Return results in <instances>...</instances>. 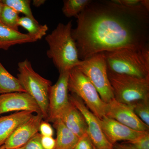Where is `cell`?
I'll return each instance as SVG.
<instances>
[{
  "instance_id": "6da1fadb",
  "label": "cell",
  "mask_w": 149,
  "mask_h": 149,
  "mask_svg": "<svg viewBox=\"0 0 149 149\" xmlns=\"http://www.w3.org/2000/svg\"><path fill=\"white\" fill-rule=\"evenodd\" d=\"M76 18L72 35L80 60L99 53L149 46V10L113 0L92 1Z\"/></svg>"
},
{
  "instance_id": "7a4b0ae2",
  "label": "cell",
  "mask_w": 149,
  "mask_h": 149,
  "mask_svg": "<svg viewBox=\"0 0 149 149\" xmlns=\"http://www.w3.org/2000/svg\"><path fill=\"white\" fill-rule=\"evenodd\" d=\"M72 21L60 23L45 38L49 46L47 56L52 61L59 73L69 71L80 61L75 41L72 35Z\"/></svg>"
},
{
  "instance_id": "3957f363",
  "label": "cell",
  "mask_w": 149,
  "mask_h": 149,
  "mask_svg": "<svg viewBox=\"0 0 149 149\" xmlns=\"http://www.w3.org/2000/svg\"><path fill=\"white\" fill-rule=\"evenodd\" d=\"M108 71L140 78L149 77V46L104 52Z\"/></svg>"
},
{
  "instance_id": "277c9868",
  "label": "cell",
  "mask_w": 149,
  "mask_h": 149,
  "mask_svg": "<svg viewBox=\"0 0 149 149\" xmlns=\"http://www.w3.org/2000/svg\"><path fill=\"white\" fill-rule=\"evenodd\" d=\"M17 79L25 92L35 100L40 107L43 118L47 121L49 93L52 82L41 76L33 69L28 59L18 63Z\"/></svg>"
},
{
  "instance_id": "5b68a950",
  "label": "cell",
  "mask_w": 149,
  "mask_h": 149,
  "mask_svg": "<svg viewBox=\"0 0 149 149\" xmlns=\"http://www.w3.org/2000/svg\"><path fill=\"white\" fill-rule=\"evenodd\" d=\"M114 98L131 105L136 102L149 100V77L140 78L108 71Z\"/></svg>"
},
{
  "instance_id": "8992f818",
  "label": "cell",
  "mask_w": 149,
  "mask_h": 149,
  "mask_svg": "<svg viewBox=\"0 0 149 149\" xmlns=\"http://www.w3.org/2000/svg\"><path fill=\"white\" fill-rule=\"evenodd\" d=\"M68 91L80 98L99 119L105 116L107 103L103 101L88 77L77 67L69 71Z\"/></svg>"
},
{
  "instance_id": "52a82bcc",
  "label": "cell",
  "mask_w": 149,
  "mask_h": 149,
  "mask_svg": "<svg viewBox=\"0 0 149 149\" xmlns=\"http://www.w3.org/2000/svg\"><path fill=\"white\" fill-rule=\"evenodd\" d=\"M76 67L88 77L103 101L108 103L114 99L103 52L95 54L87 59L80 61Z\"/></svg>"
},
{
  "instance_id": "ba28073f",
  "label": "cell",
  "mask_w": 149,
  "mask_h": 149,
  "mask_svg": "<svg viewBox=\"0 0 149 149\" xmlns=\"http://www.w3.org/2000/svg\"><path fill=\"white\" fill-rule=\"evenodd\" d=\"M69 71L60 73L56 83L51 86L49 93L47 122L54 123L59 118L62 113L69 103Z\"/></svg>"
},
{
  "instance_id": "9c48e42d",
  "label": "cell",
  "mask_w": 149,
  "mask_h": 149,
  "mask_svg": "<svg viewBox=\"0 0 149 149\" xmlns=\"http://www.w3.org/2000/svg\"><path fill=\"white\" fill-rule=\"evenodd\" d=\"M70 101L85 118L87 125V133L96 149H113V145L107 139L103 132L97 118L95 116L83 101L74 94L69 95Z\"/></svg>"
},
{
  "instance_id": "30bf717a",
  "label": "cell",
  "mask_w": 149,
  "mask_h": 149,
  "mask_svg": "<svg viewBox=\"0 0 149 149\" xmlns=\"http://www.w3.org/2000/svg\"><path fill=\"white\" fill-rule=\"evenodd\" d=\"M105 116L133 130L141 132L149 131V126L136 115L131 106L118 102L114 98L107 103Z\"/></svg>"
},
{
  "instance_id": "8fae6325",
  "label": "cell",
  "mask_w": 149,
  "mask_h": 149,
  "mask_svg": "<svg viewBox=\"0 0 149 149\" xmlns=\"http://www.w3.org/2000/svg\"><path fill=\"white\" fill-rule=\"evenodd\" d=\"M13 111H30L42 115L38 104L26 92L0 95V114Z\"/></svg>"
},
{
  "instance_id": "7c38bea8",
  "label": "cell",
  "mask_w": 149,
  "mask_h": 149,
  "mask_svg": "<svg viewBox=\"0 0 149 149\" xmlns=\"http://www.w3.org/2000/svg\"><path fill=\"white\" fill-rule=\"evenodd\" d=\"M98 120L105 136L113 145L119 141H133L147 132L133 130L106 116Z\"/></svg>"
},
{
  "instance_id": "4fadbf2b",
  "label": "cell",
  "mask_w": 149,
  "mask_h": 149,
  "mask_svg": "<svg viewBox=\"0 0 149 149\" xmlns=\"http://www.w3.org/2000/svg\"><path fill=\"white\" fill-rule=\"evenodd\" d=\"M43 119L42 114L32 116L29 119L19 125L4 144L6 149L24 146L39 131V127Z\"/></svg>"
},
{
  "instance_id": "5bb4252c",
  "label": "cell",
  "mask_w": 149,
  "mask_h": 149,
  "mask_svg": "<svg viewBox=\"0 0 149 149\" xmlns=\"http://www.w3.org/2000/svg\"><path fill=\"white\" fill-rule=\"evenodd\" d=\"M59 118L79 139L87 133V123L84 116L70 101Z\"/></svg>"
},
{
  "instance_id": "9a60e30c",
  "label": "cell",
  "mask_w": 149,
  "mask_h": 149,
  "mask_svg": "<svg viewBox=\"0 0 149 149\" xmlns=\"http://www.w3.org/2000/svg\"><path fill=\"white\" fill-rule=\"evenodd\" d=\"M32 115V112L21 111L0 117V147L4 145L19 125L28 120Z\"/></svg>"
},
{
  "instance_id": "2e32d148",
  "label": "cell",
  "mask_w": 149,
  "mask_h": 149,
  "mask_svg": "<svg viewBox=\"0 0 149 149\" xmlns=\"http://www.w3.org/2000/svg\"><path fill=\"white\" fill-rule=\"evenodd\" d=\"M37 42L28 34H23L0 23V49L7 50L17 45Z\"/></svg>"
},
{
  "instance_id": "e0dca14e",
  "label": "cell",
  "mask_w": 149,
  "mask_h": 149,
  "mask_svg": "<svg viewBox=\"0 0 149 149\" xmlns=\"http://www.w3.org/2000/svg\"><path fill=\"white\" fill-rule=\"evenodd\" d=\"M54 123L57 131L55 149H74L79 138L67 128L60 118Z\"/></svg>"
},
{
  "instance_id": "ac0fdd59",
  "label": "cell",
  "mask_w": 149,
  "mask_h": 149,
  "mask_svg": "<svg viewBox=\"0 0 149 149\" xmlns=\"http://www.w3.org/2000/svg\"><path fill=\"white\" fill-rule=\"evenodd\" d=\"M16 92H25L16 77L5 68L0 62V95Z\"/></svg>"
},
{
  "instance_id": "d6986e66",
  "label": "cell",
  "mask_w": 149,
  "mask_h": 149,
  "mask_svg": "<svg viewBox=\"0 0 149 149\" xmlns=\"http://www.w3.org/2000/svg\"><path fill=\"white\" fill-rule=\"evenodd\" d=\"M18 24L19 26L27 30V34L37 41L42 39L49 29L47 24H40L37 20H33L25 16L19 17Z\"/></svg>"
},
{
  "instance_id": "ffe728a7",
  "label": "cell",
  "mask_w": 149,
  "mask_h": 149,
  "mask_svg": "<svg viewBox=\"0 0 149 149\" xmlns=\"http://www.w3.org/2000/svg\"><path fill=\"white\" fill-rule=\"evenodd\" d=\"M91 0H64L62 11L67 17H76L81 13Z\"/></svg>"
},
{
  "instance_id": "44dd1931",
  "label": "cell",
  "mask_w": 149,
  "mask_h": 149,
  "mask_svg": "<svg viewBox=\"0 0 149 149\" xmlns=\"http://www.w3.org/2000/svg\"><path fill=\"white\" fill-rule=\"evenodd\" d=\"M19 13L13 9L4 5L0 15L1 23L6 27L19 31Z\"/></svg>"
},
{
  "instance_id": "7402d4cb",
  "label": "cell",
  "mask_w": 149,
  "mask_h": 149,
  "mask_svg": "<svg viewBox=\"0 0 149 149\" xmlns=\"http://www.w3.org/2000/svg\"><path fill=\"white\" fill-rule=\"evenodd\" d=\"M1 1L5 5L8 6L17 12L24 14L33 20H36L31 10L29 0H1Z\"/></svg>"
},
{
  "instance_id": "603a6c76",
  "label": "cell",
  "mask_w": 149,
  "mask_h": 149,
  "mask_svg": "<svg viewBox=\"0 0 149 149\" xmlns=\"http://www.w3.org/2000/svg\"><path fill=\"white\" fill-rule=\"evenodd\" d=\"M130 106L139 118L149 126V100L140 101Z\"/></svg>"
},
{
  "instance_id": "cb8c5ba5",
  "label": "cell",
  "mask_w": 149,
  "mask_h": 149,
  "mask_svg": "<svg viewBox=\"0 0 149 149\" xmlns=\"http://www.w3.org/2000/svg\"><path fill=\"white\" fill-rule=\"evenodd\" d=\"M136 149H149V132L133 141L125 142Z\"/></svg>"
},
{
  "instance_id": "d4e9b609",
  "label": "cell",
  "mask_w": 149,
  "mask_h": 149,
  "mask_svg": "<svg viewBox=\"0 0 149 149\" xmlns=\"http://www.w3.org/2000/svg\"><path fill=\"white\" fill-rule=\"evenodd\" d=\"M74 149H96L87 133L81 136Z\"/></svg>"
},
{
  "instance_id": "484cf974",
  "label": "cell",
  "mask_w": 149,
  "mask_h": 149,
  "mask_svg": "<svg viewBox=\"0 0 149 149\" xmlns=\"http://www.w3.org/2000/svg\"><path fill=\"white\" fill-rule=\"evenodd\" d=\"M41 135L37 133L24 146V149H44L41 143Z\"/></svg>"
},
{
  "instance_id": "4316f807",
  "label": "cell",
  "mask_w": 149,
  "mask_h": 149,
  "mask_svg": "<svg viewBox=\"0 0 149 149\" xmlns=\"http://www.w3.org/2000/svg\"><path fill=\"white\" fill-rule=\"evenodd\" d=\"M39 131L42 136L52 137L54 135L53 129L47 121L41 122L39 127Z\"/></svg>"
},
{
  "instance_id": "83f0119b",
  "label": "cell",
  "mask_w": 149,
  "mask_h": 149,
  "mask_svg": "<svg viewBox=\"0 0 149 149\" xmlns=\"http://www.w3.org/2000/svg\"><path fill=\"white\" fill-rule=\"evenodd\" d=\"M41 143L44 149H55L56 139L51 136H41Z\"/></svg>"
},
{
  "instance_id": "f1b7e54d",
  "label": "cell",
  "mask_w": 149,
  "mask_h": 149,
  "mask_svg": "<svg viewBox=\"0 0 149 149\" xmlns=\"http://www.w3.org/2000/svg\"><path fill=\"white\" fill-rule=\"evenodd\" d=\"M120 5L127 7H133L140 5L141 0H113Z\"/></svg>"
},
{
  "instance_id": "f546056e",
  "label": "cell",
  "mask_w": 149,
  "mask_h": 149,
  "mask_svg": "<svg viewBox=\"0 0 149 149\" xmlns=\"http://www.w3.org/2000/svg\"><path fill=\"white\" fill-rule=\"evenodd\" d=\"M113 149H136L131 145L125 142L121 144L116 143L113 145Z\"/></svg>"
},
{
  "instance_id": "4dcf8cb0",
  "label": "cell",
  "mask_w": 149,
  "mask_h": 149,
  "mask_svg": "<svg viewBox=\"0 0 149 149\" xmlns=\"http://www.w3.org/2000/svg\"><path fill=\"white\" fill-rule=\"evenodd\" d=\"M45 2L46 1L45 0H34L32 2V4L36 7H39L43 5Z\"/></svg>"
},
{
  "instance_id": "1f68e13d",
  "label": "cell",
  "mask_w": 149,
  "mask_h": 149,
  "mask_svg": "<svg viewBox=\"0 0 149 149\" xmlns=\"http://www.w3.org/2000/svg\"><path fill=\"white\" fill-rule=\"evenodd\" d=\"M141 4L145 8L149 10V0H141Z\"/></svg>"
},
{
  "instance_id": "d6a6232c",
  "label": "cell",
  "mask_w": 149,
  "mask_h": 149,
  "mask_svg": "<svg viewBox=\"0 0 149 149\" xmlns=\"http://www.w3.org/2000/svg\"><path fill=\"white\" fill-rule=\"evenodd\" d=\"M3 6V3L1 1H0V15H1V12L2 10ZM0 23H1V21H0Z\"/></svg>"
},
{
  "instance_id": "836d02e7",
  "label": "cell",
  "mask_w": 149,
  "mask_h": 149,
  "mask_svg": "<svg viewBox=\"0 0 149 149\" xmlns=\"http://www.w3.org/2000/svg\"><path fill=\"white\" fill-rule=\"evenodd\" d=\"M3 149H24V146L20 147V148H15L6 149L5 148Z\"/></svg>"
},
{
  "instance_id": "e575fe53",
  "label": "cell",
  "mask_w": 149,
  "mask_h": 149,
  "mask_svg": "<svg viewBox=\"0 0 149 149\" xmlns=\"http://www.w3.org/2000/svg\"><path fill=\"white\" fill-rule=\"evenodd\" d=\"M5 146H4L3 145L2 146H1L0 147V149H3L4 148H5Z\"/></svg>"
}]
</instances>
